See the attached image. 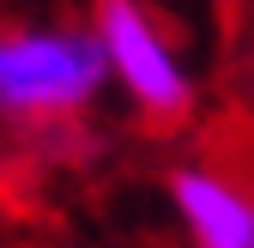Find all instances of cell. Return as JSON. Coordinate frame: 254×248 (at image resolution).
I'll list each match as a JSON object with an SVG mask.
<instances>
[{
    "mask_svg": "<svg viewBox=\"0 0 254 248\" xmlns=\"http://www.w3.org/2000/svg\"><path fill=\"white\" fill-rule=\"evenodd\" d=\"M115 91L91 18H18L0 37V115L12 127H73Z\"/></svg>",
    "mask_w": 254,
    "mask_h": 248,
    "instance_id": "1",
    "label": "cell"
},
{
    "mask_svg": "<svg viewBox=\"0 0 254 248\" xmlns=\"http://www.w3.org/2000/svg\"><path fill=\"white\" fill-rule=\"evenodd\" d=\"M91 30L103 37L109 79L139 121L151 127H176L194 115V61L176 43V30L157 18L151 0H91Z\"/></svg>",
    "mask_w": 254,
    "mask_h": 248,
    "instance_id": "2",
    "label": "cell"
},
{
    "mask_svg": "<svg viewBox=\"0 0 254 248\" xmlns=\"http://www.w3.org/2000/svg\"><path fill=\"white\" fill-rule=\"evenodd\" d=\"M164 194L194 248H254V188L242 176L218 164H176Z\"/></svg>",
    "mask_w": 254,
    "mask_h": 248,
    "instance_id": "3",
    "label": "cell"
},
{
    "mask_svg": "<svg viewBox=\"0 0 254 248\" xmlns=\"http://www.w3.org/2000/svg\"><path fill=\"white\" fill-rule=\"evenodd\" d=\"M218 6H224V12H230V6H242V0H218Z\"/></svg>",
    "mask_w": 254,
    "mask_h": 248,
    "instance_id": "4",
    "label": "cell"
}]
</instances>
